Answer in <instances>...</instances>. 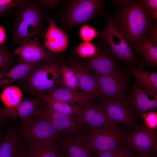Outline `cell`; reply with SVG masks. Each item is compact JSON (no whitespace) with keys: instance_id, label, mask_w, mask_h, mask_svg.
<instances>
[{"instance_id":"6da1fadb","label":"cell","mask_w":157,"mask_h":157,"mask_svg":"<svg viewBox=\"0 0 157 157\" xmlns=\"http://www.w3.org/2000/svg\"><path fill=\"white\" fill-rule=\"evenodd\" d=\"M116 8L113 19L117 30L132 48L136 49L154 24L140 0L112 1Z\"/></svg>"},{"instance_id":"7a4b0ae2","label":"cell","mask_w":157,"mask_h":157,"mask_svg":"<svg viewBox=\"0 0 157 157\" xmlns=\"http://www.w3.org/2000/svg\"><path fill=\"white\" fill-rule=\"evenodd\" d=\"M44 8L37 1L28 0L18 8L12 31L13 44L20 45L33 38L39 39L44 35V23L48 18Z\"/></svg>"},{"instance_id":"3957f363","label":"cell","mask_w":157,"mask_h":157,"mask_svg":"<svg viewBox=\"0 0 157 157\" xmlns=\"http://www.w3.org/2000/svg\"><path fill=\"white\" fill-rule=\"evenodd\" d=\"M64 63L57 56L39 62L26 77L20 80L21 86L37 97L45 91L62 85L59 70Z\"/></svg>"},{"instance_id":"277c9868","label":"cell","mask_w":157,"mask_h":157,"mask_svg":"<svg viewBox=\"0 0 157 157\" xmlns=\"http://www.w3.org/2000/svg\"><path fill=\"white\" fill-rule=\"evenodd\" d=\"M106 1L72 0L66 1L60 16L61 25L68 34L78 25L84 24L102 15Z\"/></svg>"},{"instance_id":"5b68a950","label":"cell","mask_w":157,"mask_h":157,"mask_svg":"<svg viewBox=\"0 0 157 157\" xmlns=\"http://www.w3.org/2000/svg\"><path fill=\"white\" fill-rule=\"evenodd\" d=\"M87 133L92 149L97 152L118 149L126 144L129 135L116 126L89 127Z\"/></svg>"},{"instance_id":"8992f818","label":"cell","mask_w":157,"mask_h":157,"mask_svg":"<svg viewBox=\"0 0 157 157\" xmlns=\"http://www.w3.org/2000/svg\"><path fill=\"white\" fill-rule=\"evenodd\" d=\"M99 35L108 45L112 55L120 60L135 64L137 60L130 46L117 30L113 18L108 14L105 27L99 31Z\"/></svg>"},{"instance_id":"52a82bcc","label":"cell","mask_w":157,"mask_h":157,"mask_svg":"<svg viewBox=\"0 0 157 157\" xmlns=\"http://www.w3.org/2000/svg\"><path fill=\"white\" fill-rule=\"evenodd\" d=\"M34 116H37L47 122L59 134L78 130L87 131L88 129L85 124L76 118L57 112L40 101Z\"/></svg>"},{"instance_id":"ba28073f","label":"cell","mask_w":157,"mask_h":157,"mask_svg":"<svg viewBox=\"0 0 157 157\" xmlns=\"http://www.w3.org/2000/svg\"><path fill=\"white\" fill-rule=\"evenodd\" d=\"M87 131L78 130L59 137L60 149L65 157L93 156Z\"/></svg>"},{"instance_id":"9c48e42d","label":"cell","mask_w":157,"mask_h":157,"mask_svg":"<svg viewBox=\"0 0 157 157\" xmlns=\"http://www.w3.org/2000/svg\"><path fill=\"white\" fill-rule=\"evenodd\" d=\"M21 131L25 142L28 143L54 140L59 134L47 122L36 116L23 119Z\"/></svg>"},{"instance_id":"30bf717a","label":"cell","mask_w":157,"mask_h":157,"mask_svg":"<svg viewBox=\"0 0 157 157\" xmlns=\"http://www.w3.org/2000/svg\"><path fill=\"white\" fill-rule=\"evenodd\" d=\"M44 45L35 38L23 43L12 54L14 56H19V63H38L57 56L55 53L47 51Z\"/></svg>"},{"instance_id":"8fae6325","label":"cell","mask_w":157,"mask_h":157,"mask_svg":"<svg viewBox=\"0 0 157 157\" xmlns=\"http://www.w3.org/2000/svg\"><path fill=\"white\" fill-rule=\"evenodd\" d=\"M100 100L101 107L113 121L127 126L137 127L134 114L126 101L105 98Z\"/></svg>"},{"instance_id":"7c38bea8","label":"cell","mask_w":157,"mask_h":157,"mask_svg":"<svg viewBox=\"0 0 157 157\" xmlns=\"http://www.w3.org/2000/svg\"><path fill=\"white\" fill-rule=\"evenodd\" d=\"M98 51L93 57L83 59V62L95 73L103 75H117L121 74L117 69L114 59L107 45L99 41Z\"/></svg>"},{"instance_id":"4fadbf2b","label":"cell","mask_w":157,"mask_h":157,"mask_svg":"<svg viewBox=\"0 0 157 157\" xmlns=\"http://www.w3.org/2000/svg\"><path fill=\"white\" fill-rule=\"evenodd\" d=\"M103 98L126 101L124 90L126 80L122 74L114 75L94 74Z\"/></svg>"},{"instance_id":"5bb4252c","label":"cell","mask_w":157,"mask_h":157,"mask_svg":"<svg viewBox=\"0 0 157 157\" xmlns=\"http://www.w3.org/2000/svg\"><path fill=\"white\" fill-rule=\"evenodd\" d=\"M126 144L138 152L156 151L157 144L156 132L145 124L137 126L128 135Z\"/></svg>"},{"instance_id":"9a60e30c","label":"cell","mask_w":157,"mask_h":157,"mask_svg":"<svg viewBox=\"0 0 157 157\" xmlns=\"http://www.w3.org/2000/svg\"><path fill=\"white\" fill-rule=\"evenodd\" d=\"M21 130L9 128L0 144V157H25L27 155Z\"/></svg>"},{"instance_id":"2e32d148","label":"cell","mask_w":157,"mask_h":157,"mask_svg":"<svg viewBox=\"0 0 157 157\" xmlns=\"http://www.w3.org/2000/svg\"><path fill=\"white\" fill-rule=\"evenodd\" d=\"M70 66L74 70L78 81V88L94 97L101 99L103 98L94 74L81 61L74 58L69 59Z\"/></svg>"},{"instance_id":"e0dca14e","label":"cell","mask_w":157,"mask_h":157,"mask_svg":"<svg viewBox=\"0 0 157 157\" xmlns=\"http://www.w3.org/2000/svg\"><path fill=\"white\" fill-rule=\"evenodd\" d=\"M78 105L82 111V122L89 127L116 126L117 123L108 117L100 105L92 101Z\"/></svg>"},{"instance_id":"ac0fdd59","label":"cell","mask_w":157,"mask_h":157,"mask_svg":"<svg viewBox=\"0 0 157 157\" xmlns=\"http://www.w3.org/2000/svg\"><path fill=\"white\" fill-rule=\"evenodd\" d=\"M47 21L49 25L44 35V45L50 51L54 53L65 51L69 44L67 33L52 19L48 18Z\"/></svg>"},{"instance_id":"d6986e66","label":"cell","mask_w":157,"mask_h":157,"mask_svg":"<svg viewBox=\"0 0 157 157\" xmlns=\"http://www.w3.org/2000/svg\"><path fill=\"white\" fill-rule=\"evenodd\" d=\"M40 100L33 99L26 97L22 99L17 105L12 107L6 106L0 108V114L6 119L8 118L23 119L34 115L37 111Z\"/></svg>"},{"instance_id":"ffe728a7","label":"cell","mask_w":157,"mask_h":157,"mask_svg":"<svg viewBox=\"0 0 157 157\" xmlns=\"http://www.w3.org/2000/svg\"><path fill=\"white\" fill-rule=\"evenodd\" d=\"M46 92V94L54 99L78 105L92 102L94 97L83 91L64 87H56L47 91Z\"/></svg>"},{"instance_id":"44dd1931","label":"cell","mask_w":157,"mask_h":157,"mask_svg":"<svg viewBox=\"0 0 157 157\" xmlns=\"http://www.w3.org/2000/svg\"><path fill=\"white\" fill-rule=\"evenodd\" d=\"M39 62L19 63L6 68L0 72V86H5L16 81L23 79Z\"/></svg>"},{"instance_id":"7402d4cb","label":"cell","mask_w":157,"mask_h":157,"mask_svg":"<svg viewBox=\"0 0 157 157\" xmlns=\"http://www.w3.org/2000/svg\"><path fill=\"white\" fill-rule=\"evenodd\" d=\"M132 104L138 112L143 114L157 106V93L146 90L139 85L134 88Z\"/></svg>"},{"instance_id":"603a6c76","label":"cell","mask_w":157,"mask_h":157,"mask_svg":"<svg viewBox=\"0 0 157 157\" xmlns=\"http://www.w3.org/2000/svg\"><path fill=\"white\" fill-rule=\"evenodd\" d=\"M37 98L47 104L55 111L75 118L83 123L82 111L78 105L54 99L45 92L38 96Z\"/></svg>"},{"instance_id":"cb8c5ba5","label":"cell","mask_w":157,"mask_h":157,"mask_svg":"<svg viewBox=\"0 0 157 157\" xmlns=\"http://www.w3.org/2000/svg\"><path fill=\"white\" fill-rule=\"evenodd\" d=\"M59 138L50 141L28 143L26 157H56L60 150Z\"/></svg>"},{"instance_id":"d4e9b609","label":"cell","mask_w":157,"mask_h":157,"mask_svg":"<svg viewBox=\"0 0 157 157\" xmlns=\"http://www.w3.org/2000/svg\"><path fill=\"white\" fill-rule=\"evenodd\" d=\"M131 70L139 86L146 90L157 93V72H148L134 67H132Z\"/></svg>"},{"instance_id":"484cf974","label":"cell","mask_w":157,"mask_h":157,"mask_svg":"<svg viewBox=\"0 0 157 157\" xmlns=\"http://www.w3.org/2000/svg\"><path fill=\"white\" fill-rule=\"evenodd\" d=\"M23 94L21 89L14 85L5 88L0 95V99L5 106L10 107L19 104L22 99Z\"/></svg>"},{"instance_id":"4316f807","label":"cell","mask_w":157,"mask_h":157,"mask_svg":"<svg viewBox=\"0 0 157 157\" xmlns=\"http://www.w3.org/2000/svg\"><path fill=\"white\" fill-rule=\"evenodd\" d=\"M136 50L149 64L157 66V47L151 43L145 36L141 40Z\"/></svg>"},{"instance_id":"83f0119b","label":"cell","mask_w":157,"mask_h":157,"mask_svg":"<svg viewBox=\"0 0 157 157\" xmlns=\"http://www.w3.org/2000/svg\"><path fill=\"white\" fill-rule=\"evenodd\" d=\"M62 85L74 90H78V81L75 72L70 66L65 63L60 66L59 70Z\"/></svg>"},{"instance_id":"f1b7e54d","label":"cell","mask_w":157,"mask_h":157,"mask_svg":"<svg viewBox=\"0 0 157 157\" xmlns=\"http://www.w3.org/2000/svg\"><path fill=\"white\" fill-rule=\"evenodd\" d=\"M75 51L81 58L84 59L94 56L97 52L98 48L92 43L83 42L75 48Z\"/></svg>"},{"instance_id":"f546056e","label":"cell","mask_w":157,"mask_h":157,"mask_svg":"<svg viewBox=\"0 0 157 157\" xmlns=\"http://www.w3.org/2000/svg\"><path fill=\"white\" fill-rule=\"evenodd\" d=\"M17 61L18 62V59L15 58L6 46L0 45V72Z\"/></svg>"},{"instance_id":"4dcf8cb0","label":"cell","mask_w":157,"mask_h":157,"mask_svg":"<svg viewBox=\"0 0 157 157\" xmlns=\"http://www.w3.org/2000/svg\"><path fill=\"white\" fill-rule=\"evenodd\" d=\"M25 0H0V16L19 8L26 3Z\"/></svg>"},{"instance_id":"1f68e13d","label":"cell","mask_w":157,"mask_h":157,"mask_svg":"<svg viewBox=\"0 0 157 157\" xmlns=\"http://www.w3.org/2000/svg\"><path fill=\"white\" fill-rule=\"evenodd\" d=\"M79 35L83 42H90L99 35V31L92 27L83 25L80 28Z\"/></svg>"},{"instance_id":"d6a6232c","label":"cell","mask_w":157,"mask_h":157,"mask_svg":"<svg viewBox=\"0 0 157 157\" xmlns=\"http://www.w3.org/2000/svg\"><path fill=\"white\" fill-rule=\"evenodd\" d=\"M146 125L151 129H156L157 126V113L156 111H151L142 114Z\"/></svg>"},{"instance_id":"836d02e7","label":"cell","mask_w":157,"mask_h":157,"mask_svg":"<svg viewBox=\"0 0 157 157\" xmlns=\"http://www.w3.org/2000/svg\"><path fill=\"white\" fill-rule=\"evenodd\" d=\"M145 37L151 43L157 47V24L154 23L146 32Z\"/></svg>"},{"instance_id":"e575fe53","label":"cell","mask_w":157,"mask_h":157,"mask_svg":"<svg viewBox=\"0 0 157 157\" xmlns=\"http://www.w3.org/2000/svg\"><path fill=\"white\" fill-rule=\"evenodd\" d=\"M37 2L44 7H49L54 8L58 6L63 1L62 0H41L37 1Z\"/></svg>"},{"instance_id":"d590c367","label":"cell","mask_w":157,"mask_h":157,"mask_svg":"<svg viewBox=\"0 0 157 157\" xmlns=\"http://www.w3.org/2000/svg\"><path fill=\"white\" fill-rule=\"evenodd\" d=\"M133 155L128 147L122 146L117 150L116 157H132Z\"/></svg>"},{"instance_id":"8d00e7d4","label":"cell","mask_w":157,"mask_h":157,"mask_svg":"<svg viewBox=\"0 0 157 157\" xmlns=\"http://www.w3.org/2000/svg\"><path fill=\"white\" fill-rule=\"evenodd\" d=\"M140 1L147 10L157 8V0H141Z\"/></svg>"},{"instance_id":"74e56055","label":"cell","mask_w":157,"mask_h":157,"mask_svg":"<svg viewBox=\"0 0 157 157\" xmlns=\"http://www.w3.org/2000/svg\"><path fill=\"white\" fill-rule=\"evenodd\" d=\"M118 150L115 151L97 152V154L94 157H116Z\"/></svg>"},{"instance_id":"f35d334b","label":"cell","mask_w":157,"mask_h":157,"mask_svg":"<svg viewBox=\"0 0 157 157\" xmlns=\"http://www.w3.org/2000/svg\"><path fill=\"white\" fill-rule=\"evenodd\" d=\"M132 157H156L154 151H149L144 152H138L136 154H133Z\"/></svg>"},{"instance_id":"ab89813d","label":"cell","mask_w":157,"mask_h":157,"mask_svg":"<svg viewBox=\"0 0 157 157\" xmlns=\"http://www.w3.org/2000/svg\"><path fill=\"white\" fill-rule=\"evenodd\" d=\"M147 11L150 16L153 19H157V8L147 10Z\"/></svg>"},{"instance_id":"60d3db41","label":"cell","mask_w":157,"mask_h":157,"mask_svg":"<svg viewBox=\"0 0 157 157\" xmlns=\"http://www.w3.org/2000/svg\"><path fill=\"white\" fill-rule=\"evenodd\" d=\"M6 34L3 28L0 26V45L2 44L5 40Z\"/></svg>"},{"instance_id":"b9f144b4","label":"cell","mask_w":157,"mask_h":157,"mask_svg":"<svg viewBox=\"0 0 157 157\" xmlns=\"http://www.w3.org/2000/svg\"><path fill=\"white\" fill-rule=\"evenodd\" d=\"M5 120L6 119L0 114V140L2 134V129L3 124Z\"/></svg>"},{"instance_id":"7bdbcfd3","label":"cell","mask_w":157,"mask_h":157,"mask_svg":"<svg viewBox=\"0 0 157 157\" xmlns=\"http://www.w3.org/2000/svg\"><path fill=\"white\" fill-rule=\"evenodd\" d=\"M56 157H65L61 151L60 150L59 152Z\"/></svg>"},{"instance_id":"ee69618b","label":"cell","mask_w":157,"mask_h":157,"mask_svg":"<svg viewBox=\"0 0 157 157\" xmlns=\"http://www.w3.org/2000/svg\"><path fill=\"white\" fill-rule=\"evenodd\" d=\"M25 157H26V156H25Z\"/></svg>"},{"instance_id":"f6af8a7d","label":"cell","mask_w":157,"mask_h":157,"mask_svg":"<svg viewBox=\"0 0 157 157\" xmlns=\"http://www.w3.org/2000/svg\"><path fill=\"white\" fill-rule=\"evenodd\" d=\"M92 157H93V156H92Z\"/></svg>"}]
</instances>
